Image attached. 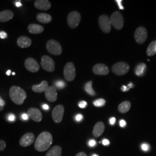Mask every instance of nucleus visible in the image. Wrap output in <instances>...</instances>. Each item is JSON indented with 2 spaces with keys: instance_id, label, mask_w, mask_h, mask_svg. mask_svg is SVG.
<instances>
[{
  "instance_id": "1",
  "label": "nucleus",
  "mask_w": 156,
  "mask_h": 156,
  "mask_svg": "<svg viewBox=\"0 0 156 156\" xmlns=\"http://www.w3.org/2000/svg\"><path fill=\"white\" fill-rule=\"evenodd\" d=\"M52 142V134L49 132H43L39 134L35 141V149L38 152H45L49 149Z\"/></svg>"
},
{
  "instance_id": "2",
  "label": "nucleus",
  "mask_w": 156,
  "mask_h": 156,
  "mask_svg": "<svg viewBox=\"0 0 156 156\" xmlns=\"http://www.w3.org/2000/svg\"><path fill=\"white\" fill-rule=\"evenodd\" d=\"M9 96L12 101L16 105H21L27 97L26 91L18 86H13L9 90Z\"/></svg>"
},
{
  "instance_id": "3",
  "label": "nucleus",
  "mask_w": 156,
  "mask_h": 156,
  "mask_svg": "<svg viewBox=\"0 0 156 156\" xmlns=\"http://www.w3.org/2000/svg\"><path fill=\"white\" fill-rule=\"evenodd\" d=\"M47 50L51 54L56 56L60 55L62 53V48L61 45L54 39H50L46 43Z\"/></svg>"
},
{
  "instance_id": "4",
  "label": "nucleus",
  "mask_w": 156,
  "mask_h": 156,
  "mask_svg": "<svg viewBox=\"0 0 156 156\" xmlns=\"http://www.w3.org/2000/svg\"><path fill=\"white\" fill-rule=\"evenodd\" d=\"M112 26L116 30H120L124 26V19L123 15L119 12H115L110 18Z\"/></svg>"
},
{
  "instance_id": "5",
  "label": "nucleus",
  "mask_w": 156,
  "mask_h": 156,
  "mask_svg": "<svg viewBox=\"0 0 156 156\" xmlns=\"http://www.w3.org/2000/svg\"><path fill=\"white\" fill-rule=\"evenodd\" d=\"M130 70L128 64L125 62H119L112 66V71L118 76H122L126 74Z\"/></svg>"
},
{
  "instance_id": "6",
  "label": "nucleus",
  "mask_w": 156,
  "mask_h": 156,
  "mask_svg": "<svg viewBox=\"0 0 156 156\" xmlns=\"http://www.w3.org/2000/svg\"><path fill=\"white\" fill-rule=\"evenodd\" d=\"M64 75L66 80L69 81H73L76 77V70L74 64L71 63H68L64 68Z\"/></svg>"
},
{
  "instance_id": "7",
  "label": "nucleus",
  "mask_w": 156,
  "mask_h": 156,
  "mask_svg": "<svg viewBox=\"0 0 156 156\" xmlns=\"http://www.w3.org/2000/svg\"><path fill=\"white\" fill-rule=\"evenodd\" d=\"M81 20L80 14L77 11L70 12L67 17V23L71 28L77 27Z\"/></svg>"
},
{
  "instance_id": "8",
  "label": "nucleus",
  "mask_w": 156,
  "mask_h": 156,
  "mask_svg": "<svg viewBox=\"0 0 156 156\" xmlns=\"http://www.w3.org/2000/svg\"><path fill=\"white\" fill-rule=\"evenodd\" d=\"M41 65L42 68L48 72H53L55 69V63L53 60L48 56H43L41 58Z\"/></svg>"
},
{
  "instance_id": "9",
  "label": "nucleus",
  "mask_w": 156,
  "mask_h": 156,
  "mask_svg": "<svg viewBox=\"0 0 156 156\" xmlns=\"http://www.w3.org/2000/svg\"><path fill=\"white\" fill-rule=\"evenodd\" d=\"M99 25L101 29L103 32L105 33L110 32L111 30L112 24L110 20V18L105 14L101 15L98 19Z\"/></svg>"
},
{
  "instance_id": "10",
  "label": "nucleus",
  "mask_w": 156,
  "mask_h": 156,
  "mask_svg": "<svg viewBox=\"0 0 156 156\" xmlns=\"http://www.w3.org/2000/svg\"><path fill=\"white\" fill-rule=\"evenodd\" d=\"M135 39L137 43L139 44L144 43L148 37V32L146 29L144 27H138L135 32Z\"/></svg>"
},
{
  "instance_id": "11",
  "label": "nucleus",
  "mask_w": 156,
  "mask_h": 156,
  "mask_svg": "<svg viewBox=\"0 0 156 156\" xmlns=\"http://www.w3.org/2000/svg\"><path fill=\"white\" fill-rule=\"evenodd\" d=\"M64 108L63 105H59L56 106L52 112V117L54 121L56 123H60L63 118Z\"/></svg>"
},
{
  "instance_id": "12",
  "label": "nucleus",
  "mask_w": 156,
  "mask_h": 156,
  "mask_svg": "<svg viewBox=\"0 0 156 156\" xmlns=\"http://www.w3.org/2000/svg\"><path fill=\"white\" fill-rule=\"evenodd\" d=\"M45 95L48 101L51 102H55L57 98V88L54 86H49L45 91Z\"/></svg>"
},
{
  "instance_id": "13",
  "label": "nucleus",
  "mask_w": 156,
  "mask_h": 156,
  "mask_svg": "<svg viewBox=\"0 0 156 156\" xmlns=\"http://www.w3.org/2000/svg\"><path fill=\"white\" fill-rule=\"evenodd\" d=\"M26 69L31 72H37L39 70V66L38 62L32 58H28L24 63Z\"/></svg>"
},
{
  "instance_id": "14",
  "label": "nucleus",
  "mask_w": 156,
  "mask_h": 156,
  "mask_svg": "<svg viewBox=\"0 0 156 156\" xmlns=\"http://www.w3.org/2000/svg\"><path fill=\"white\" fill-rule=\"evenodd\" d=\"M35 136L33 133H28L24 134L20 139L19 144L23 147L30 146L34 142Z\"/></svg>"
},
{
  "instance_id": "15",
  "label": "nucleus",
  "mask_w": 156,
  "mask_h": 156,
  "mask_svg": "<svg viewBox=\"0 0 156 156\" xmlns=\"http://www.w3.org/2000/svg\"><path fill=\"white\" fill-rule=\"evenodd\" d=\"M27 115L32 120L36 122H39L42 120V115L41 112L37 108H32L28 109Z\"/></svg>"
},
{
  "instance_id": "16",
  "label": "nucleus",
  "mask_w": 156,
  "mask_h": 156,
  "mask_svg": "<svg viewBox=\"0 0 156 156\" xmlns=\"http://www.w3.org/2000/svg\"><path fill=\"white\" fill-rule=\"evenodd\" d=\"M94 74L98 75H106L109 72L108 67L102 64H97L92 68Z\"/></svg>"
},
{
  "instance_id": "17",
  "label": "nucleus",
  "mask_w": 156,
  "mask_h": 156,
  "mask_svg": "<svg viewBox=\"0 0 156 156\" xmlns=\"http://www.w3.org/2000/svg\"><path fill=\"white\" fill-rule=\"evenodd\" d=\"M35 7L43 10H49L51 7L50 2L48 0H37L34 2Z\"/></svg>"
},
{
  "instance_id": "18",
  "label": "nucleus",
  "mask_w": 156,
  "mask_h": 156,
  "mask_svg": "<svg viewBox=\"0 0 156 156\" xmlns=\"http://www.w3.org/2000/svg\"><path fill=\"white\" fill-rule=\"evenodd\" d=\"M105 130V125L104 124L101 122L99 121L96 123V124L94 127V129L92 131V135L94 137L98 138L99 137Z\"/></svg>"
},
{
  "instance_id": "19",
  "label": "nucleus",
  "mask_w": 156,
  "mask_h": 156,
  "mask_svg": "<svg viewBox=\"0 0 156 156\" xmlns=\"http://www.w3.org/2000/svg\"><path fill=\"white\" fill-rule=\"evenodd\" d=\"M31 39L25 36L20 37L17 41V45L21 48H27L31 46Z\"/></svg>"
},
{
  "instance_id": "20",
  "label": "nucleus",
  "mask_w": 156,
  "mask_h": 156,
  "mask_svg": "<svg viewBox=\"0 0 156 156\" xmlns=\"http://www.w3.org/2000/svg\"><path fill=\"white\" fill-rule=\"evenodd\" d=\"M14 16L12 10H5L0 12V22H6L11 20Z\"/></svg>"
},
{
  "instance_id": "21",
  "label": "nucleus",
  "mask_w": 156,
  "mask_h": 156,
  "mask_svg": "<svg viewBox=\"0 0 156 156\" xmlns=\"http://www.w3.org/2000/svg\"><path fill=\"white\" fill-rule=\"evenodd\" d=\"M48 87L49 86L48 81L46 80H43L40 84L34 85L32 87V90L33 91L36 92H43L46 91Z\"/></svg>"
},
{
  "instance_id": "22",
  "label": "nucleus",
  "mask_w": 156,
  "mask_h": 156,
  "mask_svg": "<svg viewBox=\"0 0 156 156\" xmlns=\"http://www.w3.org/2000/svg\"><path fill=\"white\" fill-rule=\"evenodd\" d=\"M28 30L31 34H38L43 31L44 28L39 24H31L28 26Z\"/></svg>"
},
{
  "instance_id": "23",
  "label": "nucleus",
  "mask_w": 156,
  "mask_h": 156,
  "mask_svg": "<svg viewBox=\"0 0 156 156\" xmlns=\"http://www.w3.org/2000/svg\"><path fill=\"white\" fill-rule=\"evenodd\" d=\"M37 19L40 23L46 24L51 22L52 18L50 14L44 13H41L37 14Z\"/></svg>"
},
{
  "instance_id": "24",
  "label": "nucleus",
  "mask_w": 156,
  "mask_h": 156,
  "mask_svg": "<svg viewBox=\"0 0 156 156\" xmlns=\"http://www.w3.org/2000/svg\"><path fill=\"white\" fill-rule=\"evenodd\" d=\"M62 149L60 146H55L46 154V156H61Z\"/></svg>"
},
{
  "instance_id": "25",
  "label": "nucleus",
  "mask_w": 156,
  "mask_h": 156,
  "mask_svg": "<svg viewBox=\"0 0 156 156\" xmlns=\"http://www.w3.org/2000/svg\"><path fill=\"white\" fill-rule=\"evenodd\" d=\"M131 108V103L126 101L121 102L118 106L119 111L121 113H126L129 111Z\"/></svg>"
},
{
  "instance_id": "26",
  "label": "nucleus",
  "mask_w": 156,
  "mask_h": 156,
  "mask_svg": "<svg viewBox=\"0 0 156 156\" xmlns=\"http://www.w3.org/2000/svg\"><path fill=\"white\" fill-rule=\"evenodd\" d=\"M146 70V64L144 63H141L137 66L135 70V73L137 76L141 77L144 75Z\"/></svg>"
},
{
  "instance_id": "27",
  "label": "nucleus",
  "mask_w": 156,
  "mask_h": 156,
  "mask_svg": "<svg viewBox=\"0 0 156 156\" xmlns=\"http://www.w3.org/2000/svg\"><path fill=\"white\" fill-rule=\"evenodd\" d=\"M156 41H153L152 42H151L148 49H147V50H146V53H147V55L149 56H153L155 55L156 53Z\"/></svg>"
},
{
  "instance_id": "28",
  "label": "nucleus",
  "mask_w": 156,
  "mask_h": 156,
  "mask_svg": "<svg viewBox=\"0 0 156 156\" xmlns=\"http://www.w3.org/2000/svg\"><path fill=\"white\" fill-rule=\"evenodd\" d=\"M92 81H88L84 86V90L86 91V92H87L89 95L94 96L95 95V92L94 91V90L92 89Z\"/></svg>"
},
{
  "instance_id": "29",
  "label": "nucleus",
  "mask_w": 156,
  "mask_h": 156,
  "mask_svg": "<svg viewBox=\"0 0 156 156\" xmlns=\"http://www.w3.org/2000/svg\"><path fill=\"white\" fill-rule=\"evenodd\" d=\"M106 103V101L104 99L102 98H99V99H97L96 100H95L93 102V104L95 106L97 107H101L105 105Z\"/></svg>"
},
{
  "instance_id": "30",
  "label": "nucleus",
  "mask_w": 156,
  "mask_h": 156,
  "mask_svg": "<svg viewBox=\"0 0 156 156\" xmlns=\"http://www.w3.org/2000/svg\"><path fill=\"white\" fill-rule=\"evenodd\" d=\"M57 89H63L66 86V83L63 80H57L55 82V86Z\"/></svg>"
},
{
  "instance_id": "31",
  "label": "nucleus",
  "mask_w": 156,
  "mask_h": 156,
  "mask_svg": "<svg viewBox=\"0 0 156 156\" xmlns=\"http://www.w3.org/2000/svg\"><path fill=\"white\" fill-rule=\"evenodd\" d=\"M6 117H7V120L10 122H13L16 120V116L13 113H9L7 115Z\"/></svg>"
},
{
  "instance_id": "32",
  "label": "nucleus",
  "mask_w": 156,
  "mask_h": 156,
  "mask_svg": "<svg viewBox=\"0 0 156 156\" xmlns=\"http://www.w3.org/2000/svg\"><path fill=\"white\" fill-rule=\"evenodd\" d=\"M141 149L144 152H148L149 150V149H150V146H149V145L148 144L144 143V144H142V145H141Z\"/></svg>"
},
{
  "instance_id": "33",
  "label": "nucleus",
  "mask_w": 156,
  "mask_h": 156,
  "mask_svg": "<svg viewBox=\"0 0 156 156\" xmlns=\"http://www.w3.org/2000/svg\"><path fill=\"white\" fill-rule=\"evenodd\" d=\"M6 148V143L4 141L0 140V151L3 150Z\"/></svg>"
},
{
  "instance_id": "34",
  "label": "nucleus",
  "mask_w": 156,
  "mask_h": 156,
  "mask_svg": "<svg viewBox=\"0 0 156 156\" xmlns=\"http://www.w3.org/2000/svg\"><path fill=\"white\" fill-rule=\"evenodd\" d=\"M87 105V102L84 101H80L79 103V106L80 108H84L86 107Z\"/></svg>"
},
{
  "instance_id": "35",
  "label": "nucleus",
  "mask_w": 156,
  "mask_h": 156,
  "mask_svg": "<svg viewBox=\"0 0 156 156\" xmlns=\"http://www.w3.org/2000/svg\"><path fill=\"white\" fill-rule=\"evenodd\" d=\"M116 2H117L119 8L121 10H123L124 9V8L123 7V6L122 5V1L121 0H116Z\"/></svg>"
},
{
  "instance_id": "36",
  "label": "nucleus",
  "mask_w": 156,
  "mask_h": 156,
  "mask_svg": "<svg viewBox=\"0 0 156 156\" xmlns=\"http://www.w3.org/2000/svg\"><path fill=\"white\" fill-rule=\"evenodd\" d=\"M83 115L81 114H78L76 116H75V120L76 121H77L78 122H80L83 120Z\"/></svg>"
},
{
  "instance_id": "37",
  "label": "nucleus",
  "mask_w": 156,
  "mask_h": 156,
  "mask_svg": "<svg viewBox=\"0 0 156 156\" xmlns=\"http://www.w3.org/2000/svg\"><path fill=\"white\" fill-rule=\"evenodd\" d=\"M8 37L7 34L4 31H0V38L5 39L6 38Z\"/></svg>"
},
{
  "instance_id": "38",
  "label": "nucleus",
  "mask_w": 156,
  "mask_h": 156,
  "mask_svg": "<svg viewBox=\"0 0 156 156\" xmlns=\"http://www.w3.org/2000/svg\"><path fill=\"white\" fill-rule=\"evenodd\" d=\"M88 145L90 147H94V146L96 145V141L94 139H91L88 142Z\"/></svg>"
},
{
  "instance_id": "39",
  "label": "nucleus",
  "mask_w": 156,
  "mask_h": 156,
  "mask_svg": "<svg viewBox=\"0 0 156 156\" xmlns=\"http://www.w3.org/2000/svg\"><path fill=\"white\" fill-rule=\"evenodd\" d=\"M119 125L121 127L123 128V127H125L126 126V121L124 120H120V121H119Z\"/></svg>"
},
{
  "instance_id": "40",
  "label": "nucleus",
  "mask_w": 156,
  "mask_h": 156,
  "mask_svg": "<svg viewBox=\"0 0 156 156\" xmlns=\"http://www.w3.org/2000/svg\"><path fill=\"white\" fill-rule=\"evenodd\" d=\"M28 116L27 113H23L21 115V119L24 120H27L28 119Z\"/></svg>"
},
{
  "instance_id": "41",
  "label": "nucleus",
  "mask_w": 156,
  "mask_h": 156,
  "mask_svg": "<svg viewBox=\"0 0 156 156\" xmlns=\"http://www.w3.org/2000/svg\"><path fill=\"white\" fill-rule=\"evenodd\" d=\"M102 144H103L104 146H107V145H109L110 142L109 141V140H108V139H104L102 140Z\"/></svg>"
},
{
  "instance_id": "42",
  "label": "nucleus",
  "mask_w": 156,
  "mask_h": 156,
  "mask_svg": "<svg viewBox=\"0 0 156 156\" xmlns=\"http://www.w3.org/2000/svg\"><path fill=\"white\" fill-rule=\"evenodd\" d=\"M109 123L111 125H114L116 123V118L115 117H111L109 119Z\"/></svg>"
},
{
  "instance_id": "43",
  "label": "nucleus",
  "mask_w": 156,
  "mask_h": 156,
  "mask_svg": "<svg viewBox=\"0 0 156 156\" xmlns=\"http://www.w3.org/2000/svg\"><path fill=\"white\" fill-rule=\"evenodd\" d=\"M5 104V102L3 99H2V98H1V97L0 96V106H4Z\"/></svg>"
},
{
  "instance_id": "44",
  "label": "nucleus",
  "mask_w": 156,
  "mask_h": 156,
  "mask_svg": "<svg viewBox=\"0 0 156 156\" xmlns=\"http://www.w3.org/2000/svg\"><path fill=\"white\" fill-rule=\"evenodd\" d=\"M121 90L122 91H124H124H128L127 86H125V85L122 86V87H121Z\"/></svg>"
},
{
  "instance_id": "45",
  "label": "nucleus",
  "mask_w": 156,
  "mask_h": 156,
  "mask_svg": "<svg viewBox=\"0 0 156 156\" xmlns=\"http://www.w3.org/2000/svg\"><path fill=\"white\" fill-rule=\"evenodd\" d=\"M134 84L133 83H131V82H130L127 86V88H128V90H129L130 88H133V87H134Z\"/></svg>"
},
{
  "instance_id": "46",
  "label": "nucleus",
  "mask_w": 156,
  "mask_h": 156,
  "mask_svg": "<svg viewBox=\"0 0 156 156\" xmlns=\"http://www.w3.org/2000/svg\"><path fill=\"white\" fill-rule=\"evenodd\" d=\"M42 108L44 109V110H49V106L47 104H43L42 105Z\"/></svg>"
},
{
  "instance_id": "47",
  "label": "nucleus",
  "mask_w": 156,
  "mask_h": 156,
  "mask_svg": "<svg viewBox=\"0 0 156 156\" xmlns=\"http://www.w3.org/2000/svg\"><path fill=\"white\" fill-rule=\"evenodd\" d=\"M15 5H16V6L17 7H20V6H22V4H21V3L20 1H16Z\"/></svg>"
},
{
  "instance_id": "48",
  "label": "nucleus",
  "mask_w": 156,
  "mask_h": 156,
  "mask_svg": "<svg viewBox=\"0 0 156 156\" xmlns=\"http://www.w3.org/2000/svg\"><path fill=\"white\" fill-rule=\"evenodd\" d=\"M75 156H87L86 155V154L84 152H80L78 153Z\"/></svg>"
},
{
  "instance_id": "49",
  "label": "nucleus",
  "mask_w": 156,
  "mask_h": 156,
  "mask_svg": "<svg viewBox=\"0 0 156 156\" xmlns=\"http://www.w3.org/2000/svg\"><path fill=\"white\" fill-rule=\"evenodd\" d=\"M10 74H11V71H10V70H8V71L6 72V74L8 76H10Z\"/></svg>"
},
{
  "instance_id": "50",
  "label": "nucleus",
  "mask_w": 156,
  "mask_h": 156,
  "mask_svg": "<svg viewBox=\"0 0 156 156\" xmlns=\"http://www.w3.org/2000/svg\"><path fill=\"white\" fill-rule=\"evenodd\" d=\"M3 109V106H0V111H2Z\"/></svg>"
},
{
  "instance_id": "51",
  "label": "nucleus",
  "mask_w": 156,
  "mask_h": 156,
  "mask_svg": "<svg viewBox=\"0 0 156 156\" xmlns=\"http://www.w3.org/2000/svg\"><path fill=\"white\" fill-rule=\"evenodd\" d=\"M92 156H99L98 155H95V154H94V155H92Z\"/></svg>"
},
{
  "instance_id": "52",
  "label": "nucleus",
  "mask_w": 156,
  "mask_h": 156,
  "mask_svg": "<svg viewBox=\"0 0 156 156\" xmlns=\"http://www.w3.org/2000/svg\"><path fill=\"white\" fill-rule=\"evenodd\" d=\"M12 75H15V73L14 72H12Z\"/></svg>"
},
{
  "instance_id": "53",
  "label": "nucleus",
  "mask_w": 156,
  "mask_h": 156,
  "mask_svg": "<svg viewBox=\"0 0 156 156\" xmlns=\"http://www.w3.org/2000/svg\"></svg>"
}]
</instances>
